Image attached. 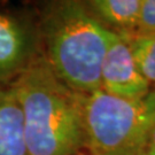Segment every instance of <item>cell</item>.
I'll return each instance as SVG.
<instances>
[{
  "label": "cell",
  "instance_id": "6da1fadb",
  "mask_svg": "<svg viewBox=\"0 0 155 155\" xmlns=\"http://www.w3.org/2000/svg\"><path fill=\"white\" fill-rule=\"evenodd\" d=\"M11 86L22 109L28 155H82L84 94L56 76L41 50Z\"/></svg>",
  "mask_w": 155,
  "mask_h": 155
},
{
  "label": "cell",
  "instance_id": "7a4b0ae2",
  "mask_svg": "<svg viewBox=\"0 0 155 155\" xmlns=\"http://www.w3.org/2000/svg\"><path fill=\"white\" fill-rule=\"evenodd\" d=\"M36 27L40 50L63 83L82 94L101 90V67L113 31L95 18L85 1L46 2Z\"/></svg>",
  "mask_w": 155,
  "mask_h": 155
},
{
  "label": "cell",
  "instance_id": "3957f363",
  "mask_svg": "<svg viewBox=\"0 0 155 155\" xmlns=\"http://www.w3.org/2000/svg\"><path fill=\"white\" fill-rule=\"evenodd\" d=\"M87 155H134L155 125V86L141 99H123L102 90L84 94Z\"/></svg>",
  "mask_w": 155,
  "mask_h": 155
},
{
  "label": "cell",
  "instance_id": "277c9868",
  "mask_svg": "<svg viewBox=\"0 0 155 155\" xmlns=\"http://www.w3.org/2000/svg\"><path fill=\"white\" fill-rule=\"evenodd\" d=\"M40 50L36 24L0 11V89L9 86Z\"/></svg>",
  "mask_w": 155,
  "mask_h": 155
},
{
  "label": "cell",
  "instance_id": "5b68a950",
  "mask_svg": "<svg viewBox=\"0 0 155 155\" xmlns=\"http://www.w3.org/2000/svg\"><path fill=\"white\" fill-rule=\"evenodd\" d=\"M152 85L140 72L127 36L111 32L101 67V90L123 99H141Z\"/></svg>",
  "mask_w": 155,
  "mask_h": 155
},
{
  "label": "cell",
  "instance_id": "8992f818",
  "mask_svg": "<svg viewBox=\"0 0 155 155\" xmlns=\"http://www.w3.org/2000/svg\"><path fill=\"white\" fill-rule=\"evenodd\" d=\"M0 155H28L22 109L11 85L0 89Z\"/></svg>",
  "mask_w": 155,
  "mask_h": 155
},
{
  "label": "cell",
  "instance_id": "52a82bcc",
  "mask_svg": "<svg viewBox=\"0 0 155 155\" xmlns=\"http://www.w3.org/2000/svg\"><path fill=\"white\" fill-rule=\"evenodd\" d=\"M85 5L113 32L130 35L138 29L143 0H89Z\"/></svg>",
  "mask_w": 155,
  "mask_h": 155
},
{
  "label": "cell",
  "instance_id": "ba28073f",
  "mask_svg": "<svg viewBox=\"0 0 155 155\" xmlns=\"http://www.w3.org/2000/svg\"><path fill=\"white\" fill-rule=\"evenodd\" d=\"M125 36L140 72L152 86H155V31Z\"/></svg>",
  "mask_w": 155,
  "mask_h": 155
},
{
  "label": "cell",
  "instance_id": "9c48e42d",
  "mask_svg": "<svg viewBox=\"0 0 155 155\" xmlns=\"http://www.w3.org/2000/svg\"><path fill=\"white\" fill-rule=\"evenodd\" d=\"M155 31V0H143L138 29L136 32Z\"/></svg>",
  "mask_w": 155,
  "mask_h": 155
},
{
  "label": "cell",
  "instance_id": "30bf717a",
  "mask_svg": "<svg viewBox=\"0 0 155 155\" xmlns=\"http://www.w3.org/2000/svg\"><path fill=\"white\" fill-rule=\"evenodd\" d=\"M134 155H155V125L146 136Z\"/></svg>",
  "mask_w": 155,
  "mask_h": 155
},
{
  "label": "cell",
  "instance_id": "8fae6325",
  "mask_svg": "<svg viewBox=\"0 0 155 155\" xmlns=\"http://www.w3.org/2000/svg\"><path fill=\"white\" fill-rule=\"evenodd\" d=\"M82 155H84V154H82Z\"/></svg>",
  "mask_w": 155,
  "mask_h": 155
}]
</instances>
